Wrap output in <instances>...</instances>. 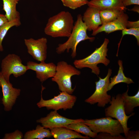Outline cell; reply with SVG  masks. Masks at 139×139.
<instances>
[{
	"mask_svg": "<svg viewBox=\"0 0 139 139\" xmlns=\"http://www.w3.org/2000/svg\"><path fill=\"white\" fill-rule=\"evenodd\" d=\"M74 24L71 13L68 11H61L49 18L44 28V32L53 38H68L71 34Z\"/></svg>",
	"mask_w": 139,
	"mask_h": 139,
	"instance_id": "1",
	"label": "cell"
},
{
	"mask_svg": "<svg viewBox=\"0 0 139 139\" xmlns=\"http://www.w3.org/2000/svg\"><path fill=\"white\" fill-rule=\"evenodd\" d=\"M87 30V27L82 20V15L78 14L68 39L63 43L58 44L56 49V53L60 54L66 50L68 53L71 49V56L73 58H75L76 55L77 46L80 42L87 40L92 41L95 39V37H90L88 35Z\"/></svg>",
	"mask_w": 139,
	"mask_h": 139,
	"instance_id": "2",
	"label": "cell"
},
{
	"mask_svg": "<svg viewBox=\"0 0 139 139\" xmlns=\"http://www.w3.org/2000/svg\"><path fill=\"white\" fill-rule=\"evenodd\" d=\"M109 42V40L105 38L101 45L88 56L81 59L74 60L73 64L77 69L85 67L89 68L92 70V72L97 75L99 74L100 70L97 65L102 63L107 66L110 62V60L106 57L108 50L107 46Z\"/></svg>",
	"mask_w": 139,
	"mask_h": 139,
	"instance_id": "3",
	"label": "cell"
},
{
	"mask_svg": "<svg viewBox=\"0 0 139 139\" xmlns=\"http://www.w3.org/2000/svg\"><path fill=\"white\" fill-rule=\"evenodd\" d=\"M81 73V72L75 67L65 61H60L56 65V72L51 80L57 84L61 92L72 94L75 88H72L71 77L74 75H79Z\"/></svg>",
	"mask_w": 139,
	"mask_h": 139,
	"instance_id": "4",
	"label": "cell"
},
{
	"mask_svg": "<svg viewBox=\"0 0 139 139\" xmlns=\"http://www.w3.org/2000/svg\"><path fill=\"white\" fill-rule=\"evenodd\" d=\"M83 122L93 132L110 134L113 136L121 135L124 133L123 127L117 119L110 117L92 119H85Z\"/></svg>",
	"mask_w": 139,
	"mask_h": 139,
	"instance_id": "5",
	"label": "cell"
},
{
	"mask_svg": "<svg viewBox=\"0 0 139 139\" xmlns=\"http://www.w3.org/2000/svg\"><path fill=\"white\" fill-rule=\"evenodd\" d=\"M109 103L110 105L105 110V116L114 118L117 120L123 127L125 136H126L131 129L127 127L128 120L129 118L134 115L135 113L133 112L128 116L126 114L124 100L120 94H117L115 97L112 96Z\"/></svg>",
	"mask_w": 139,
	"mask_h": 139,
	"instance_id": "6",
	"label": "cell"
},
{
	"mask_svg": "<svg viewBox=\"0 0 139 139\" xmlns=\"http://www.w3.org/2000/svg\"><path fill=\"white\" fill-rule=\"evenodd\" d=\"M45 88L42 85L41 98L37 104L39 108L46 107L48 110L53 109L57 111L63 109L65 110L72 109L76 102L77 97L66 92H60L57 96L51 99L45 100L42 97V92Z\"/></svg>",
	"mask_w": 139,
	"mask_h": 139,
	"instance_id": "7",
	"label": "cell"
},
{
	"mask_svg": "<svg viewBox=\"0 0 139 139\" xmlns=\"http://www.w3.org/2000/svg\"><path fill=\"white\" fill-rule=\"evenodd\" d=\"M111 73L112 70L109 68L107 75L104 78L99 77L98 81L95 82L96 86L95 91L90 97L85 100V102L91 105L97 103L98 107L103 108L109 103L111 97L107 93V88Z\"/></svg>",
	"mask_w": 139,
	"mask_h": 139,
	"instance_id": "8",
	"label": "cell"
},
{
	"mask_svg": "<svg viewBox=\"0 0 139 139\" xmlns=\"http://www.w3.org/2000/svg\"><path fill=\"white\" fill-rule=\"evenodd\" d=\"M1 69V72L8 81H10L11 74L17 77L24 74L28 70L27 65L22 64L20 57L14 54H9L3 59Z\"/></svg>",
	"mask_w": 139,
	"mask_h": 139,
	"instance_id": "9",
	"label": "cell"
},
{
	"mask_svg": "<svg viewBox=\"0 0 139 139\" xmlns=\"http://www.w3.org/2000/svg\"><path fill=\"white\" fill-rule=\"evenodd\" d=\"M0 87L2 88L3 97L1 102L5 111L11 110L20 95L21 90L14 88L10 81H7L0 72Z\"/></svg>",
	"mask_w": 139,
	"mask_h": 139,
	"instance_id": "10",
	"label": "cell"
},
{
	"mask_svg": "<svg viewBox=\"0 0 139 139\" xmlns=\"http://www.w3.org/2000/svg\"><path fill=\"white\" fill-rule=\"evenodd\" d=\"M82 119H71L63 117L59 114L57 111L50 112L47 116L36 120L37 123L41 124L42 126L47 129L55 128L65 127L72 123L83 122Z\"/></svg>",
	"mask_w": 139,
	"mask_h": 139,
	"instance_id": "11",
	"label": "cell"
},
{
	"mask_svg": "<svg viewBox=\"0 0 139 139\" xmlns=\"http://www.w3.org/2000/svg\"><path fill=\"white\" fill-rule=\"evenodd\" d=\"M28 53L34 59L40 62H44L47 57V40L42 37L37 39L31 38L24 39Z\"/></svg>",
	"mask_w": 139,
	"mask_h": 139,
	"instance_id": "12",
	"label": "cell"
},
{
	"mask_svg": "<svg viewBox=\"0 0 139 139\" xmlns=\"http://www.w3.org/2000/svg\"><path fill=\"white\" fill-rule=\"evenodd\" d=\"M27 65L28 70L35 71L37 78L41 82L53 77L56 72V65L53 63H47L44 61L38 63L29 61Z\"/></svg>",
	"mask_w": 139,
	"mask_h": 139,
	"instance_id": "13",
	"label": "cell"
},
{
	"mask_svg": "<svg viewBox=\"0 0 139 139\" xmlns=\"http://www.w3.org/2000/svg\"><path fill=\"white\" fill-rule=\"evenodd\" d=\"M128 17L123 12L116 19L111 22L102 24L95 30L93 31L92 35L94 36L99 33L104 32L109 34L118 30H122L127 28Z\"/></svg>",
	"mask_w": 139,
	"mask_h": 139,
	"instance_id": "14",
	"label": "cell"
},
{
	"mask_svg": "<svg viewBox=\"0 0 139 139\" xmlns=\"http://www.w3.org/2000/svg\"><path fill=\"white\" fill-rule=\"evenodd\" d=\"M82 19L89 31H93L102 24L100 10L94 7L89 6L82 16Z\"/></svg>",
	"mask_w": 139,
	"mask_h": 139,
	"instance_id": "15",
	"label": "cell"
},
{
	"mask_svg": "<svg viewBox=\"0 0 139 139\" xmlns=\"http://www.w3.org/2000/svg\"><path fill=\"white\" fill-rule=\"evenodd\" d=\"M124 0H92L88 1V6L95 8L99 10L114 9L124 11L126 7L123 4Z\"/></svg>",
	"mask_w": 139,
	"mask_h": 139,
	"instance_id": "16",
	"label": "cell"
},
{
	"mask_svg": "<svg viewBox=\"0 0 139 139\" xmlns=\"http://www.w3.org/2000/svg\"><path fill=\"white\" fill-rule=\"evenodd\" d=\"M55 139H72L81 138L89 139V136H82L79 133L65 127L55 128L49 129Z\"/></svg>",
	"mask_w": 139,
	"mask_h": 139,
	"instance_id": "17",
	"label": "cell"
},
{
	"mask_svg": "<svg viewBox=\"0 0 139 139\" xmlns=\"http://www.w3.org/2000/svg\"><path fill=\"white\" fill-rule=\"evenodd\" d=\"M127 91L121 94L124 102V107L126 114L130 115L133 112L135 108L139 106V91L134 95L128 94V86Z\"/></svg>",
	"mask_w": 139,
	"mask_h": 139,
	"instance_id": "18",
	"label": "cell"
},
{
	"mask_svg": "<svg viewBox=\"0 0 139 139\" xmlns=\"http://www.w3.org/2000/svg\"><path fill=\"white\" fill-rule=\"evenodd\" d=\"M3 3V10L5 15L8 21L13 19H20V13L16 9L17 4L20 0H2Z\"/></svg>",
	"mask_w": 139,
	"mask_h": 139,
	"instance_id": "19",
	"label": "cell"
},
{
	"mask_svg": "<svg viewBox=\"0 0 139 139\" xmlns=\"http://www.w3.org/2000/svg\"><path fill=\"white\" fill-rule=\"evenodd\" d=\"M53 137L49 129L45 128L42 126L38 125L34 129L27 132L23 136L24 139H43Z\"/></svg>",
	"mask_w": 139,
	"mask_h": 139,
	"instance_id": "20",
	"label": "cell"
},
{
	"mask_svg": "<svg viewBox=\"0 0 139 139\" xmlns=\"http://www.w3.org/2000/svg\"><path fill=\"white\" fill-rule=\"evenodd\" d=\"M118 63L119 67L117 74L110 78L107 91L110 90L114 85L120 83H124L127 84L134 83L131 78L127 77L125 75L123 72L122 61L119 60L118 61Z\"/></svg>",
	"mask_w": 139,
	"mask_h": 139,
	"instance_id": "21",
	"label": "cell"
},
{
	"mask_svg": "<svg viewBox=\"0 0 139 139\" xmlns=\"http://www.w3.org/2000/svg\"><path fill=\"white\" fill-rule=\"evenodd\" d=\"M123 12L124 11L114 9H107L100 10L102 24L114 20Z\"/></svg>",
	"mask_w": 139,
	"mask_h": 139,
	"instance_id": "22",
	"label": "cell"
},
{
	"mask_svg": "<svg viewBox=\"0 0 139 139\" xmlns=\"http://www.w3.org/2000/svg\"><path fill=\"white\" fill-rule=\"evenodd\" d=\"M66 128L93 138H95L98 134L93 132L83 122L72 123Z\"/></svg>",
	"mask_w": 139,
	"mask_h": 139,
	"instance_id": "23",
	"label": "cell"
},
{
	"mask_svg": "<svg viewBox=\"0 0 139 139\" xmlns=\"http://www.w3.org/2000/svg\"><path fill=\"white\" fill-rule=\"evenodd\" d=\"M21 24L20 19H16L8 21L0 27V51H3L2 42L8 30L13 27L19 26Z\"/></svg>",
	"mask_w": 139,
	"mask_h": 139,
	"instance_id": "24",
	"label": "cell"
},
{
	"mask_svg": "<svg viewBox=\"0 0 139 139\" xmlns=\"http://www.w3.org/2000/svg\"><path fill=\"white\" fill-rule=\"evenodd\" d=\"M61 0L64 6L73 10L75 9L87 4L89 1L87 0Z\"/></svg>",
	"mask_w": 139,
	"mask_h": 139,
	"instance_id": "25",
	"label": "cell"
},
{
	"mask_svg": "<svg viewBox=\"0 0 139 139\" xmlns=\"http://www.w3.org/2000/svg\"><path fill=\"white\" fill-rule=\"evenodd\" d=\"M122 36L118 44V48L116 54L118 56V53L120 45L123 37L126 35H133L136 38L138 45L139 44V28H126L122 30Z\"/></svg>",
	"mask_w": 139,
	"mask_h": 139,
	"instance_id": "26",
	"label": "cell"
},
{
	"mask_svg": "<svg viewBox=\"0 0 139 139\" xmlns=\"http://www.w3.org/2000/svg\"><path fill=\"white\" fill-rule=\"evenodd\" d=\"M24 135L21 132L16 130L14 132L5 134L3 139H22Z\"/></svg>",
	"mask_w": 139,
	"mask_h": 139,
	"instance_id": "27",
	"label": "cell"
},
{
	"mask_svg": "<svg viewBox=\"0 0 139 139\" xmlns=\"http://www.w3.org/2000/svg\"><path fill=\"white\" fill-rule=\"evenodd\" d=\"M96 139H125V136L121 135L119 136H113L109 133H99L95 138Z\"/></svg>",
	"mask_w": 139,
	"mask_h": 139,
	"instance_id": "28",
	"label": "cell"
},
{
	"mask_svg": "<svg viewBox=\"0 0 139 139\" xmlns=\"http://www.w3.org/2000/svg\"><path fill=\"white\" fill-rule=\"evenodd\" d=\"M125 139H139V131H128L127 135L125 136Z\"/></svg>",
	"mask_w": 139,
	"mask_h": 139,
	"instance_id": "29",
	"label": "cell"
},
{
	"mask_svg": "<svg viewBox=\"0 0 139 139\" xmlns=\"http://www.w3.org/2000/svg\"><path fill=\"white\" fill-rule=\"evenodd\" d=\"M123 4L125 7L133 4L139 5V0H124L123 2Z\"/></svg>",
	"mask_w": 139,
	"mask_h": 139,
	"instance_id": "30",
	"label": "cell"
},
{
	"mask_svg": "<svg viewBox=\"0 0 139 139\" xmlns=\"http://www.w3.org/2000/svg\"><path fill=\"white\" fill-rule=\"evenodd\" d=\"M127 28H139V20L135 21H128L127 24Z\"/></svg>",
	"mask_w": 139,
	"mask_h": 139,
	"instance_id": "31",
	"label": "cell"
},
{
	"mask_svg": "<svg viewBox=\"0 0 139 139\" xmlns=\"http://www.w3.org/2000/svg\"><path fill=\"white\" fill-rule=\"evenodd\" d=\"M8 21L5 15L0 13V27Z\"/></svg>",
	"mask_w": 139,
	"mask_h": 139,
	"instance_id": "32",
	"label": "cell"
},
{
	"mask_svg": "<svg viewBox=\"0 0 139 139\" xmlns=\"http://www.w3.org/2000/svg\"><path fill=\"white\" fill-rule=\"evenodd\" d=\"M139 5H136L132 9L130 10L133 11L134 12H136L139 13Z\"/></svg>",
	"mask_w": 139,
	"mask_h": 139,
	"instance_id": "33",
	"label": "cell"
},
{
	"mask_svg": "<svg viewBox=\"0 0 139 139\" xmlns=\"http://www.w3.org/2000/svg\"><path fill=\"white\" fill-rule=\"evenodd\" d=\"M87 0L88 1H91V0Z\"/></svg>",
	"mask_w": 139,
	"mask_h": 139,
	"instance_id": "34",
	"label": "cell"
}]
</instances>
